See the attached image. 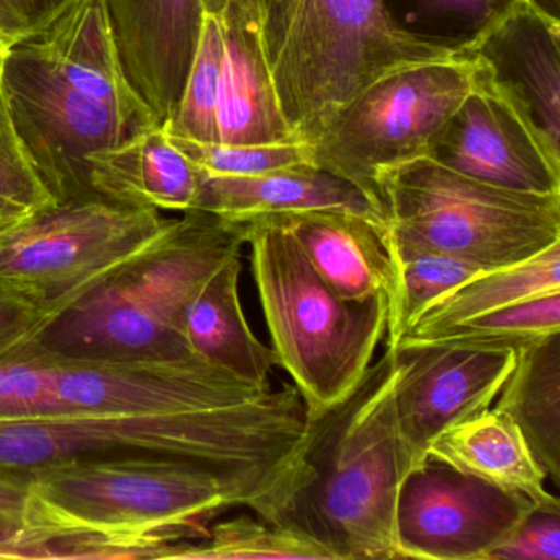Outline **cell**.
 Wrapping results in <instances>:
<instances>
[{"instance_id":"cell-8","label":"cell","mask_w":560,"mask_h":560,"mask_svg":"<svg viewBox=\"0 0 560 560\" xmlns=\"http://www.w3.org/2000/svg\"><path fill=\"white\" fill-rule=\"evenodd\" d=\"M474 68L475 58L462 47L454 57L409 65L373 81L307 136L314 165L362 189L380 209V173L431 156L470 93Z\"/></svg>"},{"instance_id":"cell-25","label":"cell","mask_w":560,"mask_h":560,"mask_svg":"<svg viewBox=\"0 0 560 560\" xmlns=\"http://www.w3.org/2000/svg\"><path fill=\"white\" fill-rule=\"evenodd\" d=\"M494 409L510 416L534 457L560 480V332L521 347Z\"/></svg>"},{"instance_id":"cell-6","label":"cell","mask_w":560,"mask_h":560,"mask_svg":"<svg viewBox=\"0 0 560 560\" xmlns=\"http://www.w3.org/2000/svg\"><path fill=\"white\" fill-rule=\"evenodd\" d=\"M247 244L278 366L293 378L307 415L324 411L372 365L386 336L388 298L337 294L275 215L250 221Z\"/></svg>"},{"instance_id":"cell-10","label":"cell","mask_w":560,"mask_h":560,"mask_svg":"<svg viewBox=\"0 0 560 560\" xmlns=\"http://www.w3.org/2000/svg\"><path fill=\"white\" fill-rule=\"evenodd\" d=\"M2 90L25 155L55 205L97 196L90 156L143 130L116 107L71 86L22 42L12 45Z\"/></svg>"},{"instance_id":"cell-38","label":"cell","mask_w":560,"mask_h":560,"mask_svg":"<svg viewBox=\"0 0 560 560\" xmlns=\"http://www.w3.org/2000/svg\"><path fill=\"white\" fill-rule=\"evenodd\" d=\"M27 504V478L0 474V517L24 520Z\"/></svg>"},{"instance_id":"cell-17","label":"cell","mask_w":560,"mask_h":560,"mask_svg":"<svg viewBox=\"0 0 560 560\" xmlns=\"http://www.w3.org/2000/svg\"><path fill=\"white\" fill-rule=\"evenodd\" d=\"M529 110L560 152V22L534 0H516L464 45Z\"/></svg>"},{"instance_id":"cell-5","label":"cell","mask_w":560,"mask_h":560,"mask_svg":"<svg viewBox=\"0 0 560 560\" xmlns=\"http://www.w3.org/2000/svg\"><path fill=\"white\" fill-rule=\"evenodd\" d=\"M261 45L281 113L301 140L386 73L462 50L409 31L386 0H261Z\"/></svg>"},{"instance_id":"cell-34","label":"cell","mask_w":560,"mask_h":560,"mask_svg":"<svg viewBox=\"0 0 560 560\" xmlns=\"http://www.w3.org/2000/svg\"><path fill=\"white\" fill-rule=\"evenodd\" d=\"M560 510L536 506L488 560H559Z\"/></svg>"},{"instance_id":"cell-4","label":"cell","mask_w":560,"mask_h":560,"mask_svg":"<svg viewBox=\"0 0 560 560\" xmlns=\"http://www.w3.org/2000/svg\"><path fill=\"white\" fill-rule=\"evenodd\" d=\"M250 221L192 209L142 255L74 301L37 347L60 360L202 362L183 334V316L202 284L247 244Z\"/></svg>"},{"instance_id":"cell-27","label":"cell","mask_w":560,"mask_h":560,"mask_svg":"<svg viewBox=\"0 0 560 560\" xmlns=\"http://www.w3.org/2000/svg\"><path fill=\"white\" fill-rule=\"evenodd\" d=\"M163 559L176 560H334L324 547L264 517L238 516L212 524L202 539L183 540Z\"/></svg>"},{"instance_id":"cell-36","label":"cell","mask_w":560,"mask_h":560,"mask_svg":"<svg viewBox=\"0 0 560 560\" xmlns=\"http://www.w3.org/2000/svg\"><path fill=\"white\" fill-rule=\"evenodd\" d=\"M2 559H55L50 544L28 529L22 521L0 517V560Z\"/></svg>"},{"instance_id":"cell-2","label":"cell","mask_w":560,"mask_h":560,"mask_svg":"<svg viewBox=\"0 0 560 560\" xmlns=\"http://www.w3.org/2000/svg\"><path fill=\"white\" fill-rule=\"evenodd\" d=\"M294 385L258 389L199 411H60L0 418V474L28 475L77 458L150 452L195 462L237 488L247 508L280 481L306 428Z\"/></svg>"},{"instance_id":"cell-26","label":"cell","mask_w":560,"mask_h":560,"mask_svg":"<svg viewBox=\"0 0 560 560\" xmlns=\"http://www.w3.org/2000/svg\"><path fill=\"white\" fill-rule=\"evenodd\" d=\"M385 242L395 267V290L388 304L386 346L395 349L402 334L429 304L485 268L452 255L395 241L386 232Z\"/></svg>"},{"instance_id":"cell-1","label":"cell","mask_w":560,"mask_h":560,"mask_svg":"<svg viewBox=\"0 0 560 560\" xmlns=\"http://www.w3.org/2000/svg\"><path fill=\"white\" fill-rule=\"evenodd\" d=\"M396 375L386 346L340 401L307 415L290 465L250 510L334 560L401 559L396 504L411 462L396 419Z\"/></svg>"},{"instance_id":"cell-20","label":"cell","mask_w":560,"mask_h":560,"mask_svg":"<svg viewBox=\"0 0 560 560\" xmlns=\"http://www.w3.org/2000/svg\"><path fill=\"white\" fill-rule=\"evenodd\" d=\"M296 238L324 281L346 300H392L395 267L385 228L346 211H307L275 215Z\"/></svg>"},{"instance_id":"cell-29","label":"cell","mask_w":560,"mask_h":560,"mask_svg":"<svg viewBox=\"0 0 560 560\" xmlns=\"http://www.w3.org/2000/svg\"><path fill=\"white\" fill-rule=\"evenodd\" d=\"M173 142L192 160L202 175L257 176L275 170L298 165H314L313 153L306 140H291L258 145H228L206 143L172 136Z\"/></svg>"},{"instance_id":"cell-13","label":"cell","mask_w":560,"mask_h":560,"mask_svg":"<svg viewBox=\"0 0 560 560\" xmlns=\"http://www.w3.org/2000/svg\"><path fill=\"white\" fill-rule=\"evenodd\" d=\"M471 57L470 93L442 130L431 159L498 188L560 195L559 150L488 65L477 55Z\"/></svg>"},{"instance_id":"cell-32","label":"cell","mask_w":560,"mask_h":560,"mask_svg":"<svg viewBox=\"0 0 560 560\" xmlns=\"http://www.w3.org/2000/svg\"><path fill=\"white\" fill-rule=\"evenodd\" d=\"M412 21L442 31L445 44L464 47L516 0H409Z\"/></svg>"},{"instance_id":"cell-39","label":"cell","mask_w":560,"mask_h":560,"mask_svg":"<svg viewBox=\"0 0 560 560\" xmlns=\"http://www.w3.org/2000/svg\"><path fill=\"white\" fill-rule=\"evenodd\" d=\"M31 214H34V212L15 205V202L8 201V199L0 198V237L8 234L9 231H12L15 225L21 224Z\"/></svg>"},{"instance_id":"cell-21","label":"cell","mask_w":560,"mask_h":560,"mask_svg":"<svg viewBox=\"0 0 560 560\" xmlns=\"http://www.w3.org/2000/svg\"><path fill=\"white\" fill-rule=\"evenodd\" d=\"M90 182L103 198L183 214L198 205L201 173L165 126L155 124L119 145L93 153Z\"/></svg>"},{"instance_id":"cell-9","label":"cell","mask_w":560,"mask_h":560,"mask_svg":"<svg viewBox=\"0 0 560 560\" xmlns=\"http://www.w3.org/2000/svg\"><path fill=\"white\" fill-rule=\"evenodd\" d=\"M162 211L103 196L40 209L0 237V278L73 304L152 247L172 225Z\"/></svg>"},{"instance_id":"cell-30","label":"cell","mask_w":560,"mask_h":560,"mask_svg":"<svg viewBox=\"0 0 560 560\" xmlns=\"http://www.w3.org/2000/svg\"><path fill=\"white\" fill-rule=\"evenodd\" d=\"M60 411L51 357L32 346L0 359V418Z\"/></svg>"},{"instance_id":"cell-12","label":"cell","mask_w":560,"mask_h":560,"mask_svg":"<svg viewBox=\"0 0 560 560\" xmlns=\"http://www.w3.org/2000/svg\"><path fill=\"white\" fill-rule=\"evenodd\" d=\"M536 504L442 462L408 471L396 504L401 559L488 560Z\"/></svg>"},{"instance_id":"cell-19","label":"cell","mask_w":560,"mask_h":560,"mask_svg":"<svg viewBox=\"0 0 560 560\" xmlns=\"http://www.w3.org/2000/svg\"><path fill=\"white\" fill-rule=\"evenodd\" d=\"M196 209L229 221H254L293 212L346 211L385 228L382 212L362 189L316 165L291 166L257 176L201 173Z\"/></svg>"},{"instance_id":"cell-7","label":"cell","mask_w":560,"mask_h":560,"mask_svg":"<svg viewBox=\"0 0 560 560\" xmlns=\"http://www.w3.org/2000/svg\"><path fill=\"white\" fill-rule=\"evenodd\" d=\"M376 196L386 235L481 268L517 264L560 242V195L498 188L431 156L380 173Z\"/></svg>"},{"instance_id":"cell-18","label":"cell","mask_w":560,"mask_h":560,"mask_svg":"<svg viewBox=\"0 0 560 560\" xmlns=\"http://www.w3.org/2000/svg\"><path fill=\"white\" fill-rule=\"evenodd\" d=\"M15 42L71 86L116 107L140 129L160 124L127 78L106 0H73L40 31Z\"/></svg>"},{"instance_id":"cell-11","label":"cell","mask_w":560,"mask_h":560,"mask_svg":"<svg viewBox=\"0 0 560 560\" xmlns=\"http://www.w3.org/2000/svg\"><path fill=\"white\" fill-rule=\"evenodd\" d=\"M183 139L228 145L301 140L288 126L260 32L205 14L182 97L165 124Z\"/></svg>"},{"instance_id":"cell-35","label":"cell","mask_w":560,"mask_h":560,"mask_svg":"<svg viewBox=\"0 0 560 560\" xmlns=\"http://www.w3.org/2000/svg\"><path fill=\"white\" fill-rule=\"evenodd\" d=\"M73 0H0V28L19 40L40 31L63 12Z\"/></svg>"},{"instance_id":"cell-16","label":"cell","mask_w":560,"mask_h":560,"mask_svg":"<svg viewBox=\"0 0 560 560\" xmlns=\"http://www.w3.org/2000/svg\"><path fill=\"white\" fill-rule=\"evenodd\" d=\"M133 90L165 124L175 110L201 34L202 0H106Z\"/></svg>"},{"instance_id":"cell-31","label":"cell","mask_w":560,"mask_h":560,"mask_svg":"<svg viewBox=\"0 0 560 560\" xmlns=\"http://www.w3.org/2000/svg\"><path fill=\"white\" fill-rule=\"evenodd\" d=\"M68 307L70 304L55 303L28 284L0 278V359L35 346Z\"/></svg>"},{"instance_id":"cell-3","label":"cell","mask_w":560,"mask_h":560,"mask_svg":"<svg viewBox=\"0 0 560 560\" xmlns=\"http://www.w3.org/2000/svg\"><path fill=\"white\" fill-rule=\"evenodd\" d=\"M244 494L195 462L150 452L77 458L27 478L22 523L57 559H163Z\"/></svg>"},{"instance_id":"cell-28","label":"cell","mask_w":560,"mask_h":560,"mask_svg":"<svg viewBox=\"0 0 560 560\" xmlns=\"http://www.w3.org/2000/svg\"><path fill=\"white\" fill-rule=\"evenodd\" d=\"M560 332V291L540 294L483 314L428 340L475 347V349L516 350L544 337ZM422 340V342H428Z\"/></svg>"},{"instance_id":"cell-15","label":"cell","mask_w":560,"mask_h":560,"mask_svg":"<svg viewBox=\"0 0 560 560\" xmlns=\"http://www.w3.org/2000/svg\"><path fill=\"white\" fill-rule=\"evenodd\" d=\"M54 363L61 411H199L232 405L265 389L245 385L206 362L54 359Z\"/></svg>"},{"instance_id":"cell-24","label":"cell","mask_w":560,"mask_h":560,"mask_svg":"<svg viewBox=\"0 0 560 560\" xmlns=\"http://www.w3.org/2000/svg\"><path fill=\"white\" fill-rule=\"evenodd\" d=\"M559 291L560 242H557L527 260L506 267L485 268L452 288L422 311L402 334L399 343L422 342L475 317Z\"/></svg>"},{"instance_id":"cell-37","label":"cell","mask_w":560,"mask_h":560,"mask_svg":"<svg viewBox=\"0 0 560 560\" xmlns=\"http://www.w3.org/2000/svg\"><path fill=\"white\" fill-rule=\"evenodd\" d=\"M205 14L232 19L261 34V0H202Z\"/></svg>"},{"instance_id":"cell-14","label":"cell","mask_w":560,"mask_h":560,"mask_svg":"<svg viewBox=\"0 0 560 560\" xmlns=\"http://www.w3.org/2000/svg\"><path fill=\"white\" fill-rule=\"evenodd\" d=\"M395 353L396 419L411 470L439 435L491 408L516 363V350L439 340L399 343Z\"/></svg>"},{"instance_id":"cell-33","label":"cell","mask_w":560,"mask_h":560,"mask_svg":"<svg viewBox=\"0 0 560 560\" xmlns=\"http://www.w3.org/2000/svg\"><path fill=\"white\" fill-rule=\"evenodd\" d=\"M0 198L15 202L31 212L55 205L32 168L15 132L4 90L0 84Z\"/></svg>"},{"instance_id":"cell-23","label":"cell","mask_w":560,"mask_h":560,"mask_svg":"<svg viewBox=\"0 0 560 560\" xmlns=\"http://www.w3.org/2000/svg\"><path fill=\"white\" fill-rule=\"evenodd\" d=\"M428 458L451 465L501 490L529 498L536 506L560 510L547 490V474L510 416L488 409L439 435Z\"/></svg>"},{"instance_id":"cell-22","label":"cell","mask_w":560,"mask_h":560,"mask_svg":"<svg viewBox=\"0 0 560 560\" xmlns=\"http://www.w3.org/2000/svg\"><path fill=\"white\" fill-rule=\"evenodd\" d=\"M242 254L229 258L189 301L183 334L198 359L255 388H270L278 366L271 347L252 332L242 310L238 280Z\"/></svg>"},{"instance_id":"cell-40","label":"cell","mask_w":560,"mask_h":560,"mask_svg":"<svg viewBox=\"0 0 560 560\" xmlns=\"http://www.w3.org/2000/svg\"><path fill=\"white\" fill-rule=\"evenodd\" d=\"M12 45L14 40L0 28V84H2V77H4L5 63H8L9 55H11Z\"/></svg>"}]
</instances>
